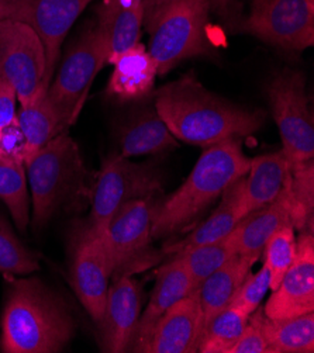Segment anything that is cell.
Masks as SVG:
<instances>
[{
	"instance_id": "obj_16",
	"label": "cell",
	"mask_w": 314,
	"mask_h": 353,
	"mask_svg": "<svg viewBox=\"0 0 314 353\" xmlns=\"http://www.w3.org/2000/svg\"><path fill=\"white\" fill-rule=\"evenodd\" d=\"M119 154L124 158L157 155L178 148V141L158 114L151 97L137 101L117 125Z\"/></svg>"
},
{
	"instance_id": "obj_8",
	"label": "cell",
	"mask_w": 314,
	"mask_h": 353,
	"mask_svg": "<svg viewBox=\"0 0 314 353\" xmlns=\"http://www.w3.org/2000/svg\"><path fill=\"white\" fill-rule=\"evenodd\" d=\"M155 197L138 199L121 205L104 231L112 263V280L133 276L157 265L162 255L153 246Z\"/></svg>"
},
{
	"instance_id": "obj_19",
	"label": "cell",
	"mask_w": 314,
	"mask_h": 353,
	"mask_svg": "<svg viewBox=\"0 0 314 353\" xmlns=\"http://www.w3.org/2000/svg\"><path fill=\"white\" fill-rule=\"evenodd\" d=\"M109 63L115 69L106 88L108 97L119 103H137L151 97L158 70L143 44H135Z\"/></svg>"
},
{
	"instance_id": "obj_18",
	"label": "cell",
	"mask_w": 314,
	"mask_h": 353,
	"mask_svg": "<svg viewBox=\"0 0 314 353\" xmlns=\"http://www.w3.org/2000/svg\"><path fill=\"white\" fill-rule=\"evenodd\" d=\"M192 292V281L179 255L162 265L157 272L155 286L146 311L139 315V321L128 350L147 352L154 328L161 316L177 301Z\"/></svg>"
},
{
	"instance_id": "obj_34",
	"label": "cell",
	"mask_w": 314,
	"mask_h": 353,
	"mask_svg": "<svg viewBox=\"0 0 314 353\" xmlns=\"http://www.w3.org/2000/svg\"><path fill=\"white\" fill-rule=\"evenodd\" d=\"M264 319L265 312L258 307L250 315L246 328L230 353H269L264 331Z\"/></svg>"
},
{
	"instance_id": "obj_13",
	"label": "cell",
	"mask_w": 314,
	"mask_h": 353,
	"mask_svg": "<svg viewBox=\"0 0 314 353\" xmlns=\"http://www.w3.org/2000/svg\"><path fill=\"white\" fill-rule=\"evenodd\" d=\"M93 0H0V20H16L40 37L47 58L46 85L54 78L61 47L79 16Z\"/></svg>"
},
{
	"instance_id": "obj_7",
	"label": "cell",
	"mask_w": 314,
	"mask_h": 353,
	"mask_svg": "<svg viewBox=\"0 0 314 353\" xmlns=\"http://www.w3.org/2000/svg\"><path fill=\"white\" fill-rule=\"evenodd\" d=\"M109 43L97 26L85 30L66 51L48 85V97L62 131H68L78 120L89 89L100 69L109 63Z\"/></svg>"
},
{
	"instance_id": "obj_31",
	"label": "cell",
	"mask_w": 314,
	"mask_h": 353,
	"mask_svg": "<svg viewBox=\"0 0 314 353\" xmlns=\"http://www.w3.org/2000/svg\"><path fill=\"white\" fill-rule=\"evenodd\" d=\"M40 269L36 254L17 238L13 228L0 214V273L8 276L30 274Z\"/></svg>"
},
{
	"instance_id": "obj_33",
	"label": "cell",
	"mask_w": 314,
	"mask_h": 353,
	"mask_svg": "<svg viewBox=\"0 0 314 353\" xmlns=\"http://www.w3.org/2000/svg\"><path fill=\"white\" fill-rule=\"evenodd\" d=\"M268 290H271V277L266 266L264 265L257 273H250L244 280L230 305L250 316L261 305Z\"/></svg>"
},
{
	"instance_id": "obj_6",
	"label": "cell",
	"mask_w": 314,
	"mask_h": 353,
	"mask_svg": "<svg viewBox=\"0 0 314 353\" xmlns=\"http://www.w3.org/2000/svg\"><path fill=\"white\" fill-rule=\"evenodd\" d=\"M161 170L154 163H137L117 151L101 161L90 186V214L88 224L104 234L117 210L128 201L155 197L162 193Z\"/></svg>"
},
{
	"instance_id": "obj_20",
	"label": "cell",
	"mask_w": 314,
	"mask_h": 353,
	"mask_svg": "<svg viewBox=\"0 0 314 353\" xmlns=\"http://www.w3.org/2000/svg\"><path fill=\"white\" fill-rule=\"evenodd\" d=\"M248 214L246 203V176L233 182L222 194L217 208L212 216L202 223L184 241L165 248L166 254H177L179 251L193 248V246L213 243L227 238L237 224Z\"/></svg>"
},
{
	"instance_id": "obj_32",
	"label": "cell",
	"mask_w": 314,
	"mask_h": 353,
	"mask_svg": "<svg viewBox=\"0 0 314 353\" xmlns=\"http://www.w3.org/2000/svg\"><path fill=\"white\" fill-rule=\"evenodd\" d=\"M297 251L296 230L292 225L276 231L264 246L265 266L271 277V290H275L292 266Z\"/></svg>"
},
{
	"instance_id": "obj_10",
	"label": "cell",
	"mask_w": 314,
	"mask_h": 353,
	"mask_svg": "<svg viewBox=\"0 0 314 353\" xmlns=\"http://www.w3.org/2000/svg\"><path fill=\"white\" fill-rule=\"evenodd\" d=\"M238 30L285 51L314 44V0H253Z\"/></svg>"
},
{
	"instance_id": "obj_5",
	"label": "cell",
	"mask_w": 314,
	"mask_h": 353,
	"mask_svg": "<svg viewBox=\"0 0 314 353\" xmlns=\"http://www.w3.org/2000/svg\"><path fill=\"white\" fill-rule=\"evenodd\" d=\"M208 13L210 0H170L144 23L158 75H166L186 59L215 55L207 39Z\"/></svg>"
},
{
	"instance_id": "obj_30",
	"label": "cell",
	"mask_w": 314,
	"mask_h": 353,
	"mask_svg": "<svg viewBox=\"0 0 314 353\" xmlns=\"http://www.w3.org/2000/svg\"><path fill=\"white\" fill-rule=\"evenodd\" d=\"M235 254L237 251L228 236L213 243L199 245L177 252L189 273L193 293L199 292L203 281Z\"/></svg>"
},
{
	"instance_id": "obj_36",
	"label": "cell",
	"mask_w": 314,
	"mask_h": 353,
	"mask_svg": "<svg viewBox=\"0 0 314 353\" xmlns=\"http://www.w3.org/2000/svg\"><path fill=\"white\" fill-rule=\"evenodd\" d=\"M19 97L14 88L0 78V130L17 120Z\"/></svg>"
},
{
	"instance_id": "obj_2",
	"label": "cell",
	"mask_w": 314,
	"mask_h": 353,
	"mask_svg": "<svg viewBox=\"0 0 314 353\" xmlns=\"http://www.w3.org/2000/svg\"><path fill=\"white\" fill-rule=\"evenodd\" d=\"M65 300L37 277L13 280L2 319L3 353H58L75 335Z\"/></svg>"
},
{
	"instance_id": "obj_17",
	"label": "cell",
	"mask_w": 314,
	"mask_h": 353,
	"mask_svg": "<svg viewBox=\"0 0 314 353\" xmlns=\"http://www.w3.org/2000/svg\"><path fill=\"white\" fill-rule=\"evenodd\" d=\"M204 328L199 292L173 304L157 323L148 353H195Z\"/></svg>"
},
{
	"instance_id": "obj_26",
	"label": "cell",
	"mask_w": 314,
	"mask_h": 353,
	"mask_svg": "<svg viewBox=\"0 0 314 353\" xmlns=\"http://www.w3.org/2000/svg\"><path fill=\"white\" fill-rule=\"evenodd\" d=\"M264 331L269 353H313L314 314H302L282 320H271L265 315Z\"/></svg>"
},
{
	"instance_id": "obj_3",
	"label": "cell",
	"mask_w": 314,
	"mask_h": 353,
	"mask_svg": "<svg viewBox=\"0 0 314 353\" xmlns=\"http://www.w3.org/2000/svg\"><path fill=\"white\" fill-rule=\"evenodd\" d=\"M248 170L250 159L242 152L241 138H228L204 148L182 186L157 203L153 238L168 236L193 223Z\"/></svg>"
},
{
	"instance_id": "obj_29",
	"label": "cell",
	"mask_w": 314,
	"mask_h": 353,
	"mask_svg": "<svg viewBox=\"0 0 314 353\" xmlns=\"http://www.w3.org/2000/svg\"><path fill=\"white\" fill-rule=\"evenodd\" d=\"M0 201L6 204L16 227L24 232L30 223V193L23 163L0 158Z\"/></svg>"
},
{
	"instance_id": "obj_24",
	"label": "cell",
	"mask_w": 314,
	"mask_h": 353,
	"mask_svg": "<svg viewBox=\"0 0 314 353\" xmlns=\"http://www.w3.org/2000/svg\"><path fill=\"white\" fill-rule=\"evenodd\" d=\"M291 163L284 151H276L250 159L246 176V203L248 214L279 197L289 181Z\"/></svg>"
},
{
	"instance_id": "obj_38",
	"label": "cell",
	"mask_w": 314,
	"mask_h": 353,
	"mask_svg": "<svg viewBox=\"0 0 314 353\" xmlns=\"http://www.w3.org/2000/svg\"><path fill=\"white\" fill-rule=\"evenodd\" d=\"M233 0H210V10H217V12H224Z\"/></svg>"
},
{
	"instance_id": "obj_9",
	"label": "cell",
	"mask_w": 314,
	"mask_h": 353,
	"mask_svg": "<svg viewBox=\"0 0 314 353\" xmlns=\"http://www.w3.org/2000/svg\"><path fill=\"white\" fill-rule=\"evenodd\" d=\"M265 90L289 163L314 159V123L303 74L285 68L272 77Z\"/></svg>"
},
{
	"instance_id": "obj_4",
	"label": "cell",
	"mask_w": 314,
	"mask_h": 353,
	"mask_svg": "<svg viewBox=\"0 0 314 353\" xmlns=\"http://www.w3.org/2000/svg\"><path fill=\"white\" fill-rule=\"evenodd\" d=\"M32 200V227L40 231L59 213L81 208L93 176L75 139L62 131L24 162Z\"/></svg>"
},
{
	"instance_id": "obj_28",
	"label": "cell",
	"mask_w": 314,
	"mask_h": 353,
	"mask_svg": "<svg viewBox=\"0 0 314 353\" xmlns=\"http://www.w3.org/2000/svg\"><path fill=\"white\" fill-rule=\"evenodd\" d=\"M250 316L233 305L226 307L204 324L197 352L230 353Z\"/></svg>"
},
{
	"instance_id": "obj_23",
	"label": "cell",
	"mask_w": 314,
	"mask_h": 353,
	"mask_svg": "<svg viewBox=\"0 0 314 353\" xmlns=\"http://www.w3.org/2000/svg\"><path fill=\"white\" fill-rule=\"evenodd\" d=\"M259 258L261 255L235 254L203 281L199 294L204 324L231 304L244 280L251 273L253 266Z\"/></svg>"
},
{
	"instance_id": "obj_12",
	"label": "cell",
	"mask_w": 314,
	"mask_h": 353,
	"mask_svg": "<svg viewBox=\"0 0 314 353\" xmlns=\"http://www.w3.org/2000/svg\"><path fill=\"white\" fill-rule=\"evenodd\" d=\"M46 50L31 27L16 20H0V78L9 82L26 105L46 85Z\"/></svg>"
},
{
	"instance_id": "obj_15",
	"label": "cell",
	"mask_w": 314,
	"mask_h": 353,
	"mask_svg": "<svg viewBox=\"0 0 314 353\" xmlns=\"http://www.w3.org/2000/svg\"><path fill=\"white\" fill-rule=\"evenodd\" d=\"M141 289L133 276L113 279L103 315L96 323L103 352L121 353L130 349L141 315Z\"/></svg>"
},
{
	"instance_id": "obj_25",
	"label": "cell",
	"mask_w": 314,
	"mask_h": 353,
	"mask_svg": "<svg viewBox=\"0 0 314 353\" xmlns=\"http://www.w3.org/2000/svg\"><path fill=\"white\" fill-rule=\"evenodd\" d=\"M17 123L26 139V161L62 132L48 97V88H41L28 104L21 105L17 112Z\"/></svg>"
},
{
	"instance_id": "obj_21",
	"label": "cell",
	"mask_w": 314,
	"mask_h": 353,
	"mask_svg": "<svg viewBox=\"0 0 314 353\" xmlns=\"http://www.w3.org/2000/svg\"><path fill=\"white\" fill-rule=\"evenodd\" d=\"M292 225L288 189L272 203L251 211L228 235L237 254L262 255L268 239L281 228ZM293 227V225H292Z\"/></svg>"
},
{
	"instance_id": "obj_37",
	"label": "cell",
	"mask_w": 314,
	"mask_h": 353,
	"mask_svg": "<svg viewBox=\"0 0 314 353\" xmlns=\"http://www.w3.org/2000/svg\"><path fill=\"white\" fill-rule=\"evenodd\" d=\"M169 2L170 0H144V23Z\"/></svg>"
},
{
	"instance_id": "obj_22",
	"label": "cell",
	"mask_w": 314,
	"mask_h": 353,
	"mask_svg": "<svg viewBox=\"0 0 314 353\" xmlns=\"http://www.w3.org/2000/svg\"><path fill=\"white\" fill-rule=\"evenodd\" d=\"M96 13V26L109 43V61L139 43L144 24V0H103Z\"/></svg>"
},
{
	"instance_id": "obj_11",
	"label": "cell",
	"mask_w": 314,
	"mask_h": 353,
	"mask_svg": "<svg viewBox=\"0 0 314 353\" xmlns=\"http://www.w3.org/2000/svg\"><path fill=\"white\" fill-rule=\"evenodd\" d=\"M110 279L112 263L104 234H97L88 221L78 224L71 238L69 280L95 323L103 315Z\"/></svg>"
},
{
	"instance_id": "obj_35",
	"label": "cell",
	"mask_w": 314,
	"mask_h": 353,
	"mask_svg": "<svg viewBox=\"0 0 314 353\" xmlns=\"http://www.w3.org/2000/svg\"><path fill=\"white\" fill-rule=\"evenodd\" d=\"M0 158L24 165L26 139L17 120L0 130Z\"/></svg>"
},
{
	"instance_id": "obj_1",
	"label": "cell",
	"mask_w": 314,
	"mask_h": 353,
	"mask_svg": "<svg viewBox=\"0 0 314 353\" xmlns=\"http://www.w3.org/2000/svg\"><path fill=\"white\" fill-rule=\"evenodd\" d=\"M154 104L173 137L202 148L228 138L242 139L265 124L262 110L244 108L210 92L193 74L164 85Z\"/></svg>"
},
{
	"instance_id": "obj_14",
	"label": "cell",
	"mask_w": 314,
	"mask_h": 353,
	"mask_svg": "<svg viewBox=\"0 0 314 353\" xmlns=\"http://www.w3.org/2000/svg\"><path fill=\"white\" fill-rule=\"evenodd\" d=\"M314 311V238L303 231L297 238V251L292 266L264 308L271 320H282Z\"/></svg>"
},
{
	"instance_id": "obj_27",
	"label": "cell",
	"mask_w": 314,
	"mask_h": 353,
	"mask_svg": "<svg viewBox=\"0 0 314 353\" xmlns=\"http://www.w3.org/2000/svg\"><path fill=\"white\" fill-rule=\"evenodd\" d=\"M291 219L296 231H313L314 223V159L291 163L286 185Z\"/></svg>"
}]
</instances>
